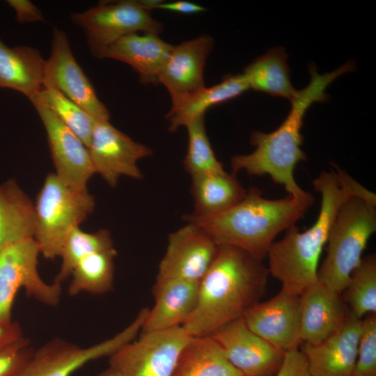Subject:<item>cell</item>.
<instances>
[{"mask_svg": "<svg viewBox=\"0 0 376 376\" xmlns=\"http://www.w3.org/2000/svg\"><path fill=\"white\" fill-rule=\"evenodd\" d=\"M313 185L321 195L316 221L304 232L295 224L289 226L283 237L272 243L267 254L269 274L281 283V290L296 296L318 282L320 258L342 203L352 196L376 203L375 194L338 168L321 172Z\"/></svg>", "mask_w": 376, "mask_h": 376, "instance_id": "6da1fadb", "label": "cell"}, {"mask_svg": "<svg viewBox=\"0 0 376 376\" xmlns=\"http://www.w3.org/2000/svg\"><path fill=\"white\" fill-rule=\"evenodd\" d=\"M354 69L355 63L350 61L335 70L320 74L315 65L311 64L310 81L290 102V110L282 124L272 132L253 131L250 143L255 149L250 153L236 155L231 158L232 173L244 171L251 175H269L274 182L283 185L288 195L293 198L314 201V197L302 189L294 178L297 163L306 159L301 148L304 118L313 104L328 100L325 91L331 83Z\"/></svg>", "mask_w": 376, "mask_h": 376, "instance_id": "7a4b0ae2", "label": "cell"}, {"mask_svg": "<svg viewBox=\"0 0 376 376\" xmlns=\"http://www.w3.org/2000/svg\"><path fill=\"white\" fill-rule=\"evenodd\" d=\"M269 274L263 260L234 246H217L200 281L196 306L181 327L191 337L211 336L242 318L264 296Z\"/></svg>", "mask_w": 376, "mask_h": 376, "instance_id": "3957f363", "label": "cell"}, {"mask_svg": "<svg viewBox=\"0 0 376 376\" xmlns=\"http://www.w3.org/2000/svg\"><path fill=\"white\" fill-rule=\"evenodd\" d=\"M313 203L289 195L268 199L257 187H250L239 203L221 214H189L183 219L201 228L217 246H234L263 260L277 235L301 219Z\"/></svg>", "mask_w": 376, "mask_h": 376, "instance_id": "277c9868", "label": "cell"}, {"mask_svg": "<svg viewBox=\"0 0 376 376\" xmlns=\"http://www.w3.org/2000/svg\"><path fill=\"white\" fill-rule=\"evenodd\" d=\"M376 231V203L352 196L339 207L327 241V255L318 268V282L341 295Z\"/></svg>", "mask_w": 376, "mask_h": 376, "instance_id": "5b68a950", "label": "cell"}, {"mask_svg": "<svg viewBox=\"0 0 376 376\" xmlns=\"http://www.w3.org/2000/svg\"><path fill=\"white\" fill-rule=\"evenodd\" d=\"M95 205L87 189L67 185L54 173L46 176L34 203L33 239L44 258L60 257L70 232L87 219Z\"/></svg>", "mask_w": 376, "mask_h": 376, "instance_id": "8992f818", "label": "cell"}, {"mask_svg": "<svg viewBox=\"0 0 376 376\" xmlns=\"http://www.w3.org/2000/svg\"><path fill=\"white\" fill-rule=\"evenodd\" d=\"M39 247L33 238L10 244L0 251V323H11L15 297L21 288L28 296L48 305L56 306L61 299V284L47 283L38 269Z\"/></svg>", "mask_w": 376, "mask_h": 376, "instance_id": "52a82bcc", "label": "cell"}, {"mask_svg": "<svg viewBox=\"0 0 376 376\" xmlns=\"http://www.w3.org/2000/svg\"><path fill=\"white\" fill-rule=\"evenodd\" d=\"M139 1H102L84 12L72 13L70 19L84 31L91 54L100 58L109 46L127 35L139 31L159 34L163 25Z\"/></svg>", "mask_w": 376, "mask_h": 376, "instance_id": "ba28073f", "label": "cell"}, {"mask_svg": "<svg viewBox=\"0 0 376 376\" xmlns=\"http://www.w3.org/2000/svg\"><path fill=\"white\" fill-rule=\"evenodd\" d=\"M137 340L109 357V366L122 376H172L179 354L191 336L182 327L140 332Z\"/></svg>", "mask_w": 376, "mask_h": 376, "instance_id": "9c48e42d", "label": "cell"}, {"mask_svg": "<svg viewBox=\"0 0 376 376\" xmlns=\"http://www.w3.org/2000/svg\"><path fill=\"white\" fill-rule=\"evenodd\" d=\"M88 148L95 173L111 187L122 176L142 178L138 162L152 154L150 147L134 141L109 120L95 122Z\"/></svg>", "mask_w": 376, "mask_h": 376, "instance_id": "30bf717a", "label": "cell"}, {"mask_svg": "<svg viewBox=\"0 0 376 376\" xmlns=\"http://www.w3.org/2000/svg\"><path fill=\"white\" fill-rule=\"evenodd\" d=\"M42 86L58 90L96 121L109 120V111L75 58L66 33L56 27L50 56L45 60Z\"/></svg>", "mask_w": 376, "mask_h": 376, "instance_id": "8fae6325", "label": "cell"}, {"mask_svg": "<svg viewBox=\"0 0 376 376\" xmlns=\"http://www.w3.org/2000/svg\"><path fill=\"white\" fill-rule=\"evenodd\" d=\"M211 336L244 376H274L285 357V352L252 331L242 318L224 325Z\"/></svg>", "mask_w": 376, "mask_h": 376, "instance_id": "7c38bea8", "label": "cell"}, {"mask_svg": "<svg viewBox=\"0 0 376 376\" xmlns=\"http://www.w3.org/2000/svg\"><path fill=\"white\" fill-rule=\"evenodd\" d=\"M31 102L45 129L54 173L67 185L86 190L88 180L95 173L88 148L47 107L36 101Z\"/></svg>", "mask_w": 376, "mask_h": 376, "instance_id": "4fadbf2b", "label": "cell"}, {"mask_svg": "<svg viewBox=\"0 0 376 376\" xmlns=\"http://www.w3.org/2000/svg\"><path fill=\"white\" fill-rule=\"evenodd\" d=\"M217 249V245L205 231L187 223L170 233L157 278L200 282L210 267Z\"/></svg>", "mask_w": 376, "mask_h": 376, "instance_id": "5bb4252c", "label": "cell"}, {"mask_svg": "<svg viewBox=\"0 0 376 376\" xmlns=\"http://www.w3.org/2000/svg\"><path fill=\"white\" fill-rule=\"evenodd\" d=\"M254 333L286 352L299 348L300 297L281 290L265 301H259L242 317Z\"/></svg>", "mask_w": 376, "mask_h": 376, "instance_id": "9a60e30c", "label": "cell"}, {"mask_svg": "<svg viewBox=\"0 0 376 376\" xmlns=\"http://www.w3.org/2000/svg\"><path fill=\"white\" fill-rule=\"evenodd\" d=\"M213 44L212 38L204 34L173 46L159 77L171 105L205 87L204 68Z\"/></svg>", "mask_w": 376, "mask_h": 376, "instance_id": "2e32d148", "label": "cell"}, {"mask_svg": "<svg viewBox=\"0 0 376 376\" xmlns=\"http://www.w3.org/2000/svg\"><path fill=\"white\" fill-rule=\"evenodd\" d=\"M361 320L350 313L347 320L322 342L303 343L310 376H352L357 357Z\"/></svg>", "mask_w": 376, "mask_h": 376, "instance_id": "e0dca14e", "label": "cell"}, {"mask_svg": "<svg viewBox=\"0 0 376 376\" xmlns=\"http://www.w3.org/2000/svg\"><path fill=\"white\" fill-rule=\"evenodd\" d=\"M300 334L302 343L318 344L338 329L350 311L338 294L318 282L300 296Z\"/></svg>", "mask_w": 376, "mask_h": 376, "instance_id": "ac0fdd59", "label": "cell"}, {"mask_svg": "<svg viewBox=\"0 0 376 376\" xmlns=\"http://www.w3.org/2000/svg\"><path fill=\"white\" fill-rule=\"evenodd\" d=\"M199 283L157 278L152 288L155 304L149 309L141 332L182 326L196 306Z\"/></svg>", "mask_w": 376, "mask_h": 376, "instance_id": "d6986e66", "label": "cell"}, {"mask_svg": "<svg viewBox=\"0 0 376 376\" xmlns=\"http://www.w3.org/2000/svg\"><path fill=\"white\" fill-rule=\"evenodd\" d=\"M173 45L165 42L159 34L133 33L110 46L100 58H111L130 65L143 84H159V77Z\"/></svg>", "mask_w": 376, "mask_h": 376, "instance_id": "ffe728a7", "label": "cell"}, {"mask_svg": "<svg viewBox=\"0 0 376 376\" xmlns=\"http://www.w3.org/2000/svg\"><path fill=\"white\" fill-rule=\"evenodd\" d=\"M99 344L81 347L61 338L42 345L25 365L12 376H71L86 363L102 358Z\"/></svg>", "mask_w": 376, "mask_h": 376, "instance_id": "44dd1931", "label": "cell"}, {"mask_svg": "<svg viewBox=\"0 0 376 376\" xmlns=\"http://www.w3.org/2000/svg\"><path fill=\"white\" fill-rule=\"evenodd\" d=\"M45 63L36 48L10 47L0 38V88L15 90L29 100L42 87Z\"/></svg>", "mask_w": 376, "mask_h": 376, "instance_id": "7402d4cb", "label": "cell"}, {"mask_svg": "<svg viewBox=\"0 0 376 376\" xmlns=\"http://www.w3.org/2000/svg\"><path fill=\"white\" fill-rule=\"evenodd\" d=\"M235 175L224 171L191 177L194 200L191 214L197 217L216 215L239 203L245 197L247 189Z\"/></svg>", "mask_w": 376, "mask_h": 376, "instance_id": "603a6c76", "label": "cell"}, {"mask_svg": "<svg viewBox=\"0 0 376 376\" xmlns=\"http://www.w3.org/2000/svg\"><path fill=\"white\" fill-rule=\"evenodd\" d=\"M249 89L243 73L228 75L217 84L205 86L171 105L166 116L169 123V132H173L180 127H186L198 118L205 116L210 107L235 98Z\"/></svg>", "mask_w": 376, "mask_h": 376, "instance_id": "cb8c5ba5", "label": "cell"}, {"mask_svg": "<svg viewBox=\"0 0 376 376\" xmlns=\"http://www.w3.org/2000/svg\"><path fill=\"white\" fill-rule=\"evenodd\" d=\"M172 376H244L211 336L190 337L182 349Z\"/></svg>", "mask_w": 376, "mask_h": 376, "instance_id": "d4e9b609", "label": "cell"}, {"mask_svg": "<svg viewBox=\"0 0 376 376\" xmlns=\"http://www.w3.org/2000/svg\"><path fill=\"white\" fill-rule=\"evenodd\" d=\"M34 203L16 182L0 185V251L13 243L33 238Z\"/></svg>", "mask_w": 376, "mask_h": 376, "instance_id": "484cf974", "label": "cell"}, {"mask_svg": "<svg viewBox=\"0 0 376 376\" xmlns=\"http://www.w3.org/2000/svg\"><path fill=\"white\" fill-rule=\"evenodd\" d=\"M287 58L285 49L275 47L254 59L243 72L249 89L292 102L299 91L292 84Z\"/></svg>", "mask_w": 376, "mask_h": 376, "instance_id": "4316f807", "label": "cell"}, {"mask_svg": "<svg viewBox=\"0 0 376 376\" xmlns=\"http://www.w3.org/2000/svg\"><path fill=\"white\" fill-rule=\"evenodd\" d=\"M115 247L97 251L81 259L74 267L68 288L70 295L80 292L100 295L113 288Z\"/></svg>", "mask_w": 376, "mask_h": 376, "instance_id": "83f0119b", "label": "cell"}, {"mask_svg": "<svg viewBox=\"0 0 376 376\" xmlns=\"http://www.w3.org/2000/svg\"><path fill=\"white\" fill-rule=\"evenodd\" d=\"M341 297L350 313L361 320L368 314L376 313V256L362 258L352 272ZM341 293V294H342Z\"/></svg>", "mask_w": 376, "mask_h": 376, "instance_id": "f1b7e54d", "label": "cell"}, {"mask_svg": "<svg viewBox=\"0 0 376 376\" xmlns=\"http://www.w3.org/2000/svg\"><path fill=\"white\" fill-rule=\"evenodd\" d=\"M29 100L38 102L47 107L88 147L96 120L83 108L51 87L42 86Z\"/></svg>", "mask_w": 376, "mask_h": 376, "instance_id": "f546056e", "label": "cell"}, {"mask_svg": "<svg viewBox=\"0 0 376 376\" xmlns=\"http://www.w3.org/2000/svg\"><path fill=\"white\" fill-rule=\"evenodd\" d=\"M109 231L101 229L94 233L82 230L79 226L70 232L61 249L60 270L54 282L61 284L70 275L75 265L84 258L93 253L113 248Z\"/></svg>", "mask_w": 376, "mask_h": 376, "instance_id": "4dcf8cb0", "label": "cell"}, {"mask_svg": "<svg viewBox=\"0 0 376 376\" xmlns=\"http://www.w3.org/2000/svg\"><path fill=\"white\" fill-rule=\"evenodd\" d=\"M187 149L183 160L185 170L191 175L226 171L217 159L210 143L205 124V116L189 123Z\"/></svg>", "mask_w": 376, "mask_h": 376, "instance_id": "1f68e13d", "label": "cell"}, {"mask_svg": "<svg viewBox=\"0 0 376 376\" xmlns=\"http://www.w3.org/2000/svg\"><path fill=\"white\" fill-rule=\"evenodd\" d=\"M352 376H376V313L368 314L361 319Z\"/></svg>", "mask_w": 376, "mask_h": 376, "instance_id": "d6a6232c", "label": "cell"}, {"mask_svg": "<svg viewBox=\"0 0 376 376\" xmlns=\"http://www.w3.org/2000/svg\"><path fill=\"white\" fill-rule=\"evenodd\" d=\"M33 350L24 337L0 351V376H12L31 357Z\"/></svg>", "mask_w": 376, "mask_h": 376, "instance_id": "836d02e7", "label": "cell"}, {"mask_svg": "<svg viewBox=\"0 0 376 376\" xmlns=\"http://www.w3.org/2000/svg\"><path fill=\"white\" fill-rule=\"evenodd\" d=\"M274 376H310L302 352L299 348L286 352L283 363Z\"/></svg>", "mask_w": 376, "mask_h": 376, "instance_id": "e575fe53", "label": "cell"}, {"mask_svg": "<svg viewBox=\"0 0 376 376\" xmlns=\"http://www.w3.org/2000/svg\"><path fill=\"white\" fill-rule=\"evenodd\" d=\"M7 3L15 11L16 19L19 23L45 21L40 9L29 0H8Z\"/></svg>", "mask_w": 376, "mask_h": 376, "instance_id": "d590c367", "label": "cell"}, {"mask_svg": "<svg viewBox=\"0 0 376 376\" xmlns=\"http://www.w3.org/2000/svg\"><path fill=\"white\" fill-rule=\"evenodd\" d=\"M156 9H161L182 14H194L205 10V8L194 2L188 1H175L166 2L161 1Z\"/></svg>", "mask_w": 376, "mask_h": 376, "instance_id": "8d00e7d4", "label": "cell"}, {"mask_svg": "<svg viewBox=\"0 0 376 376\" xmlns=\"http://www.w3.org/2000/svg\"><path fill=\"white\" fill-rule=\"evenodd\" d=\"M22 331L17 322L8 324L0 323V351L22 339Z\"/></svg>", "mask_w": 376, "mask_h": 376, "instance_id": "74e56055", "label": "cell"}, {"mask_svg": "<svg viewBox=\"0 0 376 376\" xmlns=\"http://www.w3.org/2000/svg\"><path fill=\"white\" fill-rule=\"evenodd\" d=\"M97 376H122V375L115 369L109 366L107 369L100 373Z\"/></svg>", "mask_w": 376, "mask_h": 376, "instance_id": "f35d334b", "label": "cell"}]
</instances>
